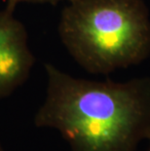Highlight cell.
Masks as SVG:
<instances>
[{
  "label": "cell",
  "instance_id": "obj_6",
  "mask_svg": "<svg viewBox=\"0 0 150 151\" xmlns=\"http://www.w3.org/2000/svg\"><path fill=\"white\" fill-rule=\"evenodd\" d=\"M0 151H3V148H2V146H1V144H0Z\"/></svg>",
  "mask_w": 150,
  "mask_h": 151
},
{
  "label": "cell",
  "instance_id": "obj_4",
  "mask_svg": "<svg viewBox=\"0 0 150 151\" xmlns=\"http://www.w3.org/2000/svg\"><path fill=\"white\" fill-rule=\"evenodd\" d=\"M6 1V8L7 10L14 12L16 7L20 3H35V4H51L57 5L60 2L62 1H69V0H5Z\"/></svg>",
  "mask_w": 150,
  "mask_h": 151
},
{
  "label": "cell",
  "instance_id": "obj_2",
  "mask_svg": "<svg viewBox=\"0 0 150 151\" xmlns=\"http://www.w3.org/2000/svg\"><path fill=\"white\" fill-rule=\"evenodd\" d=\"M58 29L70 56L92 74L107 75L150 56L144 0H69Z\"/></svg>",
  "mask_w": 150,
  "mask_h": 151
},
{
  "label": "cell",
  "instance_id": "obj_5",
  "mask_svg": "<svg viewBox=\"0 0 150 151\" xmlns=\"http://www.w3.org/2000/svg\"><path fill=\"white\" fill-rule=\"evenodd\" d=\"M147 141H148V146H147V149H146V151H150V137L147 139Z\"/></svg>",
  "mask_w": 150,
  "mask_h": 151
},
{
  "label": "cell",
  "instance_id": "obj_3",
  "mask_svg": "<svg viewBox=\"0 0 150 151\" xmlns=\"http://www.w3.org/2000/svg\"><path fill=\"white\" fill-rule=\"evenodd\" d=\"M13 14L0 11V99L27 81L35 62L24 25Z\"/></svg>",
  "mask_w": 150,
  "mask_h": 151
},
{
  "label": "cell",
  "instance_id": "obj_1",
  "mask_svg": "<svg viewBox=\"0 0 150 151\" xmlns=\"http://www.w3.org/2000/svg\"><path fill=\"white\" fill-rule=\"evenodd\" d=\"M38 128L60 134L70 151H136L150 137V77L127 82L76 78L45 63Z\"/></svg>",
  "mask_w": 150,
  "mask_h": 151
}]
</instances>
